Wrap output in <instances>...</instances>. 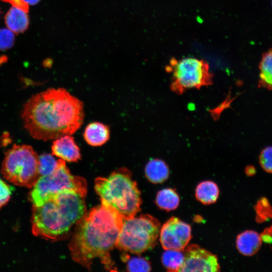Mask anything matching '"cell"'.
I'll use <instances>...</instances> for the list:
<instances>
[{
  "label": "cell",
  "instance_id": "cell-18",
  "mask_svg": "<svg viewBox=\"0 0 272 272\" xmlns=\"http://www.w3.org/2000/svg\"><path fill=\"white\" fill-rule=\"evenodd\" d=\"M180 198L177 192L172 188H164L157 194L156 202L160 209L170 211L179 206Z\"/></svg>",
  "mask_w": 272,
  "mask_h": 272
},
{
  "label": "cell",
  "instance_id": "cell-16",
  "mask_svg": "<svg viewBox=\"0 0 272 272\" xmlns=\"http://www.w3.org/2000/svg\"><path fill=\"white\" fill-rule=\"evenodd\" d=\"M196 199L204 205L215 203L219 194L218 185L213 181L207 180L199 183L195 189Z\"/></svg>",
  "mask_w": 272,
  "mask_h": 272
},
{
  "label": "cell",
  "instance_id": "cell-24",
  "mask_svg": "<svg viewBox=\"0 0 272 272\" xmlns=\"http://www.w3.org/2000/svg\"><path fill=\"white\" fill-rule=\"evenodd\" d=\"M12 188L0 178V209L9 200Z\"/></svg>",
  "mask_w": 272,
  "mask_h": 272
},
{
  "label": "cell",
  "instance_id": "cell-14",
  "mask_svg": "<svg viewBox=\"0 0 272 272\" xmlns=\"http://www.w3.org/2000/svg\"><path fill=\"white\" fill-rule=\"evenodd\" d=\"M5 19L8 28L13 32L22 33L28 27L27 12L18 7L13 6L6 14Z\"/></svg>",
  "mask_w": 272,
  "mask_h": 272
},
{
  "label": "cell",
  "instance_id": "cell-13",
  "mask_svg": "<svg viewBox=\"0 0 272 272\" xmlns=\"http://www.w3.org/2000/svg\"><path fill=\"white\" fill-rule=\"evenodd\" d=\"M84 138L91 146L100 147L105 144L110 138L109 127L99 122H93L86 127Z\"/></svg>",
  "mask_w": 272,
  "mask_h": 272
},
{
  "label": "cell",
  "instance_id": "cell-8",
  "mask_svg": "<svg viewBox=\"0 0 272 272\" xmlns=\"http://www.w3.org/2000/svg\"><path fill=\"white\" fill-rule=\"evenodd\" d=\"M167 71L172 74L171 90L177 94L191 88L199 89L212 83L208 64L202 59L186 57L170 60Z\"/></svg>",
  "mask_w": 272,
  "mask_h": 272
},
{
  "label": "cell",
  "instance_id": "cell-12",
  "mask_svg": "<svg viewBox=\"0 0 272 272\" xmlns=\"http://www.w3.org/2000/svg\"><path fill=\"white\" fill-rule=\"evenodd\" d=\"M262 244L261 236L256 231L246 230L239 234L236 245L238 251L245 256H252L260 249Z\"/></svg>",
  "mask_w": 272,
  "mask_h": 272
},
{
  "label": "cell",
  "instance_id": "cell-5",
  "mask_svg": "<svg viewBox=\"0 0 272 272\" xmlns=\"http://www.w3.org/2000/svg\"><path fill=\"white\" fill-rule=\"evenodd\" d=\"M159 221L148 214L123 220L116 247L134 254H141L153 248L159 236Z\"/></svg>",
  "mask_w": 272,
  "mask_h": 272
},
{
  "label": "cell",
  "instance_id": "cell-20",
  "mask_svg": "<svg viewBox=\"0 0 272 272\" xmlns=\"http://www.w3.org/2000/svg\"><path fill=\"white\" fill-rule=\"evenodd\" d=\"M38 171L40 176L51 174L56 168L58 160L52 155L43 154L38 157Z\"/></svg>",
  "mask_w": 272,
  "mask_h": 272
},
{
  "label": "cell",
  "instance_id": "cell-19",
  "mask_svg": "<svg viewBox=\"0 0 272 272\" xmlns=\"http://www.w3.org/2000/svg\"><path fill=\"white\" fill-rule=\"evenodd\" d=\"M184 260L182 251L165 250L162 254L161 260L163 265L168 271H179Z\"/></svg>",
  "mask_w": 272,
  "mask_h": 272
},
{
  "label": "cell",
  "instance_id": "cell-25",
  "mask_svg": "<svg viewBox=\"0 0 272 272\" xmlns=\"http://www.w3.org/2000/svg\"><path fill=\"white\" fill-rule=\"evenodd\" d=\"M6 2L11 4L13 6H15L21 8L25 11L28 12L29 10V6L23 3L21 0H3Z\"/></svg>",
  "mask_w": 272,
  "mask_h": 272
},
{
  "label": "cell",
  "instance_id": "cell-11",
  "mask_svg": "<svg viewBox=\"0 0 272 272\" xmlns=\"http://www.w3.org/2000/svg\"><path fill=\"white\" fill-rule=\"evenodd\" d=\"M51 150L53 155L64 161L77 162L81 158L80 150L71 135H63L55 139Z\"/></svg>",
  "mask_w": 272,
  "mask_h": 272
},
{
  "label": "cell",
  "instance_id": "cell-3",
  "mask_svg": "<svg viewBox=\"0 0 272 272\" xmlns=\"http://www.w3.org/2000/svg\"><path fill=\"white\" fill-rule=\"evenodd\" d=\"M84 198L76 192L66 190L41 206H33V234L52 241L64 237L86 213Z\"/></svg>",
  "mask_w": 272,
  "mask_h": 272
},
{
  "label": "cell",
  "instance_id": "cell-10",
  "mask_svg": "<svg viewBox=\"0 0 272 272\" xmlns=\"http://www.w3.org/2000/svg\"><path fill=\"white\" fill-rule=\"evenodd\" d=\"M184 260L179 271H219L217 256L196 244L187 247L184 252Z\"/></svg>",
  "mask_w": 272,
  "mask_h": 272
},
{
  "label": "cell",
  "instance_id": "cell-6",
  "mask_svg": "<svg viewBox=\"0 0 272 272\" xmlns=\"http://www.w3.org/2000/svg\"><path fill=\"white\" fill-rule=\"evenodd\" d=\"M87 187L86 180L82 177L73 175L65 161L59 159L56 168L51 174L39 177L33 186L30 198L33 206L39 207L64 191H74L85 197Z\"/></svg>",
  "mask_w": 272,
  "mask_h": 272
},
{
  "label": "cell",
  "instance_id": "cell-17",
  "mask_svg": "<svg viewBox=\"0 0 272 272\" xmlns=\"http://www.w3.org/2000/svg\"><path fill=\"white\" fill-rule=\"evenodd\" d=\"M259 70V87L272 89V48L262 55Z\"/></svg>",
  "mask_w": 272,
  "mask_h": 272
},
{
  "label": "cell",
  "instance_id": "cell-7",
  "mask_svg": "<svg viewBox=\"0 0 272 272\" xmlns=\"http://www.w3.org/2000/svg\"><path fill=\"white\" fill-rule=\"evenodd\" d=\"M38 157L31 147L14 145L6 153L1 172L14 184L31 188L40 177Z\"/></svg>",
  "mask_w": 272,
  "mask_h": 272
},
{
  "label": "cell",
  "instance_id": "cell-4",
  "mask_svg": "<svg viewBox=\"0 0 272 272\" xmlns=\"http://www.w3.org/2000/svg\"><path fill=\"white\" fill-rule=\"evenodd\" d=\"M95 189L101 205L115 210L123 220L134 217L141 210V192L126 168L118 169L107 177H98Z\"/></svg>",
  "mask_w": 272,
  "mask_h": 272
},
{
  "label": "cell",
  "instance_id": "cell-22",
  "mask_svg": "<svg viewBox=\"0 0 272 272\" xmlns=\"http://www.w3.org/2000/svg\"><path fill=\"white\" fill-rule=\"evenodd\" d=\"M261 168L266 172L272 173V146L263 149L259 156Z\"/></svg>",
  "mask_w": 272,
  "mask_h": 272
},
{
  "label": "cell",
  "instance_id": "cell-2",
  "mask_svg": "<svg viewBox=\"0 0 272 272\" xmlns=\"http://www.w3.org/2000/svg\"><path fill=\"white\" fill-rule=\"evenodd\" d=\"M123 222L115 210L102 205L85 213L69 244L73 259L90 269L93 260L98 258L107 270H116L110 253L116 247Z\"/></svg>",
  "mask_w": 272,
  "mask_h": 272
},
{
  "label": "cell",
  "instance_id": "cell-9",
  "mask_svg": "<svg viewBox=\"0 0 272 272\" xmlns=\"http://www.w3.org/2000/svg\"><path fill=\"white\" fill-rule=\"evenodd\" d=\"M191 237L190 226L172 217L161 227L159 240L165 250L183 251Z\"/></svg>",
  "mask_w": 272,
  "mask_h": 272
},
{
  "label": "cell",
  "instance_id": "cell-23",
  "mask_svg": "<svg viewBox=\"0 0 272 272\" xmlns=\"http://www.w3.org/2000/svg\"><path fill=\"white\" fill-rule=\"evenodd\" d=\"M14 42V35L9 29H0V50H4L11 48Z\"/></svg>",
  "mask_w": 272,
  "mask_h": 272
},
{
  "label": "cell",
  "instance_id": "cell-1",
  "mask_svg": "<svg viewBox=\"0 0 272 272\" xmlns=\"http://www.w3.org/2000/svg\"><path fill=\"white\" fill-rule=\"evenodd\" d=\"M25 127L34 139L55 140L72 135L84 118L83 102L64 88H50L33 95L22 112Z\"/></svg>",
  "mask_w": 272,
  "mask_h": 272
},
{
  "label": "cell",
  "instance_id": "cell-15",
  "mask_svg": "<svg viewBox=\"0 0 272 272\" xmlns=\"http://www.w3.org/2000/svg\"><path fill=\"white\" fill-rule=\"evenodd\" d=\"M147 179L152 183H161L166 180L169 175V170L166 163L159 159L150 160L145 169Z\"/></svg>",
  "mask_w": 272,
  "mask_h": 272
},
{
  "label": "cell",
  "instance_id": "cell-26",
  "mask_svg": "<svg viewBox=\"0 0 272 272\" xmlns=\"http://www.w3.org/2000/svg\"><path fill=\"white\" fill-rule=\"evenodd\" d=\"M40 0H21V1L27 5H34L38 3Z\"/></svg>",
  "mask_w": 272,
  "mask_h": 272
},
{
  "label": "cell",
  "instance_id": "cell-21",
  "mask_svg": "<svg viewBox=\"0 0 272 272\" xmlns=\"http://www.w3.org/2000/svg\"><path fill=\"white\" fill-rule=\"evenodd\" d=\"M127 270L132 272L150 271L151 270V265L149 261L146 258L134 257L128 260Z\"/></svg>",
  "mask_w": 272,
  "mask_h": 272
},
{
  "label": "cell",
  "instance_id": "cell-27",
  "mask_svg": "<svg viewBox=\"0 0 272 272\" xmlns=\"http://www.w3.org/2000/svg\"><path fill=\"white\" fill-rule=\"evenodd\" d=\"M255 172L254 168L251 167H247L246 169V173L247 175H251L253 174L254 172Z\"/></svg>",
  "mask_w": 272,
  "mask_h": 272
}]
</instances>
